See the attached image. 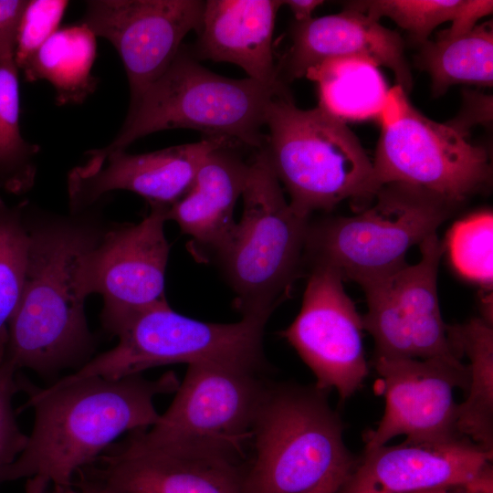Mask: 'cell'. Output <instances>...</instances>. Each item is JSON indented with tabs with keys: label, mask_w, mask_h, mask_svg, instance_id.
Here are the masks:
<instances>
[{
	"label": "cell",
	"mask_w": 493,
	"mask_h": 493,
	"mask_svg": "<svg viewBox=\"0 0 493 493\" xmlns=\"http://www.w3.org/2000/svg\"><path fill=\"white\" fill-rule=\"evenodd\" d=\"M24 222L29 236L26 279L4 360L17 370L50 378L67 368L78 370L92 358L96 341L78 274L84 254L109 225L99 215V204L64 215L28 201Z\"/></svg>",
	"instance_id": "1"
},
{
	"label": "cell",
	"mask_w": 493,
	"mask_h": 493,
	"mask_svg": "<svg viewBox=\"0 0 493 493\" xmlns=\"http://www.w3.org/2000/svg\"><path fill=\"white\" fill-rule=\"evenodd\" d=\"M20 380L28 399L19 410L33 408L34 425L25 449L0 472V484L35 477L51 493L71 487L78 470L121 435L152 426L160 415L154 397L175 393L180 384L173 372L155 380L88 377L45 388Z\"/></svg>",
	"instance_id": "2"
},
{
	"label": "cell",
	"mask_w": 493,
	"mask_h": 493,
	"mask_svg": "<svg viewBox=\"0 0 493 493\" xmlns=\"http://www.w3.org/2000/svg\"><path fill=\"white\" fill-rule=\"evenodd\" d=\"M262 151L293 209L309 218L346 199L368 206L372 162L346 122L320 107L302 110L286 89L271 100Z\"/></svg>",
	"instance_id": "3"
},
{
	"label": "cell",
	"mask_w": 493,
	"mask_h": 493,
	"mask_svg": "<svg viewBox=\"0 0 493 493\" xmlns=\"http://www.w3.org/2000/svg\"><path fill=\"white\" fill-rule=\"evenodd\" d=\"M285 89L284 82L266 85L215 74L182 47L167 69L129 108L114 140L100 149L126 150L156 131L192 129L257 151L265 144L267 107Z\"/></svg>",
	"instance_id": "4"
},
{
	"label": "cell",
	"mask_w": 493,
	"mask_h": 493,
	"mask_svg": "<svg viewBox=\"0 0 493 493\" xmlns=\"http://www.w3.org/2000/svg\"><path fill=\"white\" fill-rule=\"evenodd\" d=\"M241 219L215 253L242 317L268 320L304 264L309 218L286 200L262 149L249 159Z\"/></svg>",
	"instance_id": "5"
},
{
	"label": "cell",
	"mask_w": 493,
	"mask_h": 493,
	"mask_svg": "<svg viewBox=\"0 0 493 493\" xmlns=\"http://www.w3.org/2000/svg\"><path fill=\"white\" fill-rule=\"evenodd\" d=\"M326 393L267 385L252 427L255 459L244 474L243 493H306L335 471L353 470L342 423Z\"/></svg>",
	"instance_id": "6"
},
{
	"label": "cell",
	"mask_w": 493,
	"mask_h": 493,
	"mask_svg": "<svg viewBox=\"0 0 493 493\" xmlns=\"http://www.w3.org/2000/svg\"><path fill=\"white\" fill-rule=\"evenodd\" d=\"M373 201L352 216L309 222L304 263L332 267L361 286L405 265L407 251L436 233L460 206L403 184L382 186Z\"/></svg>",
	"instance_id": "7"
},
{
	"label": "cell",
	"mask_w": 493,
	"mask_h": 493,
	"mask_svg": "<svg viewBox=\"0 0 493 493\" xmlns=\"http://www.w3.org/2000/svg\"><path fill=\"white\" fill-rule=\"evenodd\" d=\"M267 321L242 317L234 323H213L182 315L169 304L157 306L128 321L115 334V347L56 382L116 380L175 363L213 362L259 372Z\"/></svg>",
	"instance_id": "8"
},
{
	"label": "cell",
	"mask_w": 493,
	"mask_h": 493,
	"mask_svg": "<svg viewBox=\"0 0 493 493\" xmlns=\"http://www.w3.org/2000/svg\"><path fill=\"white\" fill-rule=\"evenodd\" d=\"M257 373L213 362L188 364L169 408L152 426L125 438L142 448L238 459L267 388Z\"/></svg>",
	"instance_id": "9"
},
{
	"label": "cell",
	"mask_w": 493,
	"mask_h": 493,
	"mask_svg": "<svg viewBox=\"0 0 493 493\" xmlns=\"http://www.w3.org/2000/svg\"><path fill=\"white\" fill-rule=\"evenodd\" d=\"M372 162L376 193L389 184L421 188L461 205L491 180L487 151L447 123L428 119L398 85L389 89Z\"/></svg>",
	"instance_id": "10"
},
{
	"label": "cell",
	"mask_w": 493,
	"mask_h": 493,
	"mask_svg": "<svg viewBox=\"0 0 493 493\" xmlns=\"http://www.w3.org/2000/svg\"><path fill=\"white\" fill-rule=\"evenodd\" d=\"M421 259L361 285L368 310L363 329L374 341V358L460 362L442 319L438 293L444 245L435 233L420 245Z\"/></svg>",
	"instance_id": "11"
},
{
	"label": "cell",
	"mask_w": 493,
	"mask_h": 493,
	"mask_svg": "<svg viewBox=\"0 0 493 493\" xmlns=\"http://www.w3.org/2000/svg\"><path fill=\"white\" fill-rule=\"evenodd\" d=\"M165 213L151 208L137 224L109 225L81 259L80 291L86 299L90 294L102 297L101 322L114 335L140 313L168 304Z\"/></svg>",
	"instance_id": "12"
},
{
	"label": "cell",
	"mask_w": 493,
	"mask_h": 493,
	"mask_svg": "<svg viewBox=\"0 0 493 493\" xmlns=\"http://www.w3.org/2000/svg\"><path fill=\"white\" fill-rule=\"evenodd\" d=\"M301 309L282 336L315 375L316 387L337 390L341 400L362 385L369 369L362 345V317L346 293L341 273L315 265Z\"/></svg>",
	"instance_id": "13"
},
{
	"label": "cell",
	"mask_w": 493,
	"mask_h": 493,
	"mask_svg": "<svg viewBox=\"0 0 493 493\" xmlns=\"http://www.w3.org/2000/svg\"><path fill=\"white\" fill-rule=\"evenodd\" d=\"M201 0H91L80 22L117 50L130 89L129 108L170 66L184 37L198 31Z\"/></svg>",
	"instance_id": "14"
},
{
	"label": "cell",
	"mask_w": 493,
	"mask_h": 493,
	"mask_svg": "<svg viewBox=\"0 0 493 493\" xmlns=\"http://www.w3.org/2000/svg\"><path fill=\"white\" fill-rule=\"evenodd\" d=\"M227 143L236 144L204 136L196 142L141 154L126 150L89 151L86 162L68 175L69 213L89 209L117 190L141 195L151 208L167 210L188 192L205 157Z\"/></svg>",
	"instance_id": "15"
},
{
	"label": "cell",
	"mask_w": 493,
	"mask_h": 493,
	"mask_svg": "<svg viewBox=\"0 0 493 493\" xmlns=\"http://www.w3.org/2000/svg\"><path fill=\"white\" fill-rule=\"evenodd\" d=\"M373 365L383 383L385 409L366 434L365 450L404 435L412 441H446L463 436L456 426V387L467 389L468 366L443 359H388Z\"/></svg>",
	"instance_id": "16"
},
{
	"label": "cell",
	"mask_w": 493,
	"mask_h": 493,
	"mask_svg": "<svg viewBox=\"0 0 493 493\" xmlns=\"http://www.w3.org/2000/svg\"><path fill=\"white\" fill-rule=\"evenodd\" d=\"M238 459L134 446L126 438L79 469L73 482L108 493H243Z\"/></svg>",
	"instance_id": "17"
},
{
	"label": "cell",
	"mask_w": 493,
	"mask_h": 493,
	"mask_svg": "<svg viewBox=\"0 0 493 493\" xmlns=\"http://www.w3.org/2000/svg\"><path fill=\"white\" fill-rule=\"evenodd\" d=\"M493 454L461 436L367 449L344 483L346 493L374 488L392 493L447 490L474 481Z\"/></svg>",
	"instance_id": "18"
},
{
	"label": "cell",
	"mask_w": 493,
	"mask_h": 493,
	"mask_svg": "<svg viewBox=\"0 0 493 493\" xmlns=\"http://www.w3.org/2000/svg\"><path fill=\"white\" fill-rule=\"evenodd\" d=\"M290 38L278 77L283 71L288 80L300 79L327 59L363 57L391 69L406 93L412 89L401 37L363 13L346 8L339 14L295 21Z\"/></svg>",
	"instance_id": "19"
},
{
	"label": "cell",
	"mask_w": 493,
	"mask_h": 493,
	"mask_svg": "<svg viewBox=\"0 0 493 493\" xmlns=\"http://www.w3.org/2000/svg\"><path fill=\"white\" fill-rule=\"evenodd\" d=\"M279 0H207L194 48L196 59L227 62L266 85L279 79L272 38Z\"/></svg>",
	"instance_id": "20"
},
{
	"label": "cell",
	"mask_w": 493,
	"mask_h": 493,
	"mask_svg": "<svg viewBox=\"0 0 493 493\" xmlns=\"http://www.w3.org/2000/svg\"><path fill=\"white\" fill-rule=\"evenodd\" d=\"M243 147L227 143L212 151L199 167L188 192L165 213L196 245L215 253L236 222L234 210L249 168ZM245 149V148H244Z\"/></svg>",
	"instance_id": "21"
},
{
	"label": "cell",
	"mask_w": 493,
	"mask_h": 493,
	"mask_svg": "<svg viewBox=\"0 0 493 493\" xmlns=\"http://www.w3.org/2000/svg\"><path fill=\"white\" fill-rule=\"evenodd\" d=\"M97 37L84 23L68 25L55 32L22 71L27 82L47 81L58 105L81 104L97 89L92 73Z\"/></svg>",
	"instance_id": "22"
},
{
	"label": "cell",
	"mask_w": 493,
	"mask_h": 493,
	"mask_svg": "<svg viewBox=\"0 0 493 493\" xmlns=\"http://www.w3.org/2000/svg\"><path fill=\"white\" fill-rule=\"evenodd\" d=\"M456 353L466 354L469 382L467 398L458 404L456 426L460 435L493 454V328L475 318L461 325L447 326Z\"/></svg>",
	"instance_id": "23"
},
{
	"label": "cell",
	"mask_w": 493,
	"mask_h": 493,
	"mask_svg": "<svg viewBox=\"0 0 493 493\" xmlns=\"http://www.w3.org/2000/svg\"><path fill=\"white\" fill-rule=\"evenodd\" d=\"M305 78L317 83L319 107L344 122L380 119L390 89L379 66L363 57L327 59Z\"/></svg>",
	"instance_id": "24"
},
{
	"label": "cell",
	"mask_w": 493,
	"mask_h": 493,
	"mask_svg": "<svg viewBox=\"0 0 493 493\" xmlns=\"http://www.w3.org/2000/svg\"><path fill=\"white\" fill-rule=\"evenodd\" d=\"M415 63L429 74L435 97L458 84L492 87V22L456 35L445 30L437 32L435 40L421 45Z\"/></svg>",
	"instance_id": "25"
},
{
	"label": "cell",
	"mask_w": 493,
	"mask_h": 493,
	"mask_svg": "<svg viewBox=\"0 0 493 493\" xmlns=\"http://www.w3.org/2000/svg\"><path fill=\"white\" fill-rule=\"evenodd\" d=\"M346 8L363 13L379 21L383 16L406 30L411 38L422 45L440 25L451 22L444 29L451 35L472 29L477 21L492 13L488 0H366L351 1Z\"/></svg>",
	"instance_id": "26"
},
{
	"label": "cell",
	"mask_w": 493,
	"mask_h": 493,
	"mask_svg": "<svg viewBox=\"0 0 493 493\" xmlns=\"http://www.w3.org/2000/svg\"><path fill=\"white\" fill-rule=\"evenodd\" d=\"M18 72L14 58L0 59V191L16 195L33 187L40 151L21 132Z\"/></svg>",
	"instance_id": "27"
},
{
	"label": "cell",
	"mask_w": 493,
	"mask_h": 493,
	"mask_svg": "<svg viewBox=\"0 0 493 493\" xmlns=\"http://www.w3.org/2000/svg\"><path fill=\"white\" fill-rule=\"evenodd\" d=\"M26 201L7 205L0 197V364L10 321L19 305L27 266L29 236L24 222Z\"/></svg>",
	"instance_id": "28"
},
{
	"label": "cell",
	"mask_w": 493,
	"mask_h": 493,
	"mask_svg": "<svg viewBox=\"0 0 493 493\" xmlns=\"http://www.w3.org/2000/svg\"><path fill=\"white\" fill-rule=\"evenodd\" d=\"M493 215L486 210L456 221L450 228L446 250L455 269L487 290L492 289Z\"/></svg>",
	"instance_id": "29"
},
{
	"label": "cell",
	"mask_w": 493,
	"mask_h": 493,
	"mask_svg": "<svg viewBox=\"0 0 493 493\" xmlns=\"http://www.w3.org/2000/svg\"><path fill=\"white\" fill-rule=\"evenodd\" d=\"M69 5L67 0L27 1L16 38L14 60L23 71L43 44L60 28Z\"/></svg>",
	"instance_id": "30"
},
{
	"label": "cell",
	"mask_w": 493,
	"mask_h": 493,
	"mask_svg": "<svg viewBox=\"0 0 493 493\" xmlns=\"http://www.w3.org/2000/svg\"><path fill=\"white\" fill-rule=\"evenodd\" d=\"M17 371L6 360L0 364V472L16 459L28 439L17 425L12 406L13 396L23 390Z\"/></svg>",
	"instance_id": "31"
},
{
	"label": "cell",
	"mask_w": 493,
	"mask_h": 493,
	"mask_svg": "<svg viewBox=\"0 0 493 493\" xmlns=\"http://www.w3.org/2000/svg\"><path fill=\"white\" fill-rule=\"evenodd\" d=\"M461 112L448 125L465 136L470 127L477 123H488L492 120V97L473 90H464Z\"/></svg>",
	"instance_id": "32"
},
{
	"label": "cell",
	"mask_w": 493,
	"mask_h": 493,
	"mask_svg": "<svg viewBox=\"0 0 493 493\" xmlns=\"http://www.w3.org/2000/svg\"><path fill=\"white\" fill-rule=\"evenodd\" d=\"M27 0H0V59L14 58L16 32Z\"/></svg>",
	"instance_id": "33"
},
{
	"label": "cell",
	"mask_w": 493,
	"mask_h": 493,
	"mask_svg": "<svg viewBox=\"0 0 493 493\" xmlns=\"http://www.w3.org/2000/svg\"><path fill=\"white\" fill-rule=\"evenodd\" d=\"M323 4L320 0H287L282 1L294 15L296 22H303L310 19L315 9Z\"/></svg>",
	"instance_id": "34"
},
{
	"label": "cell",
	"mask_w": 493,
	"mask_h": 493,
	"mask_svg": "<svg viewBox=\"0 0 493 493\" xmlns=\"http://www.w3.org/2000/svg\"><path fill=\"white\" fill-rule=\"evenodd\" d=\"M352 470H339L327 476L320 484L306 493H336L342 488Z\"/></svg>",
	"instance_id": "35"
},
{
	"label": "cell",
	"mask_w": 493,
	"mask_h": 493,
	"mask_svg": "<svg viewBox=\"0 0 493 493\" xmlns=\"http://www.w3.org/2000/svg\"><path fill=\"white\" fill-rule=\"evenodd\" d=\"M62 493H108V492L87 486V485L73 483L71 487L64 490Z\"/></svg>",
	"instance_id": "36"
},
{
	"label": "cell",
	"mask_w": 493,
	"mask_h": 493,
	"mask_svg": "<svg viewBox=\"0 0 493 493\" xmlns=\"http://www.w3.org/2000/svg\"><path fill=\"white\" fill-rule=\"evenodd\" d=\"M435 491H436V490L420 492V493H434ZM348 493H392V492H388V491L379 489V488H360V489L353 490V491H351V492H348Z\"/></svg>",
	"instance_id": "37"
},
{
	"label": "cell",
	"mask_w": 493,
	"mask_h": 493,
	"mask_svg": "<svg viewBox=\"0 0 493 493\" xmlns=\"http://www.w3.org/2000/svg\"><path fill=\"white\" fill-rule=\"evenodd\" d=\"M434 493H447V490H436Z\"/></svg>",
	"instance_id": "38"
}]
</instances>
